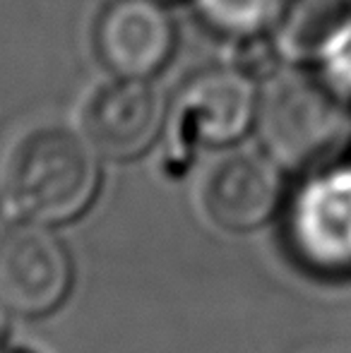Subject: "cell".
Segmentation results:
<instances>
[{
    "instance_id": "1",
    "label": "cell",
    "mask_w": 351,
    "mask_h": 353,
    "mask_svg": "<svg viewBox=\"0 0 351 353\" xmlns=\"http://www.w3.org/2000/svg\"><path fill=\"white\" fill-rule=\"evenodd\" d=\"M253 130L272 161L308 173L351 142V103L313 68L281 63L260 79Z\"/></svg>"
},
{
    "instance_id": "2",
    "label": "cell",
    "mask_w": 351,
    "mask_h": 353,
    "mask_svg": "<svg viewBox=\"0 0 351 353\" xmlns=\"http://www.w3.org/2000/svg\"><path fill=\"white\" fill-rule=\"evenodd\" d=\"M99 152L85 135L41 128L24 137L3 171V202L17 216L39 223L75 219L99 190Z\"/></svg>"
},
{
    "instance_id": "3",
    "label": "cell",
    "mask_w": 351,
    "mask_h": 353,
    "mask_svg": "<svg viewBox=\"0 0 351 353\" xmlns=\"http://www.w3.org/2000/svg\"><path fill=\"white\" fill-rule=\"evenodd\" d=\"M284 238L308 272L328 279L351 276V163L308 171L286 210Z\"/></svg>"
},
{
    "instance_id": "4",
    "label": "cell",
    "mask_w": 351,
    "mask_h": 353,
    "mask_svg": "<svg viewBox=\"0 0 351 353\" xmlns=\"http://www.w3.org/2000/svg\"><path fill=\"white\" fill-rule=\"evenodd\" d=\"M260 79L234 63L202 68L178 87L166 128L178 149H221L241 142L255 125Z\"/></svg>"
},
{
    "instance_id": "5",
    "label": "cell",
    "mask_w": 351,
    "mask_h": 353,
    "mask_svg": "<svg viewBox=\"0 0 351 353\" xmlns=\"http://www.w3.org/2000/svg\"><path fill=\"white\" fill-rule=\"evenodd\" d=\"M70 257L53 233L19 223L0 231V305L41 315L70 288Z\"/></svg>"
},
{
    "instance_id": "6",
    "label": "cell",
    "mask_w": 351,
    "mask_h": 353,
    "mask_svg": "<svg viewBox=\"0 0 351 353\" xmlns=\"http://www.w3.org/2000/svg\"><path fill=\"white\" fill-rule=\"evenodd\" d=\"M166 111L169 101L152 79L113 77L89 99L85 137L103 157H140L161 137Z\"/></svg>"
},
{
    "instance_id": "7",
    "label": "cell",
    "mask_w": 351,
    "mask_h": 353,
    "mask_svg": "<svg viewBox=\"0 0 351 353\" xmlns=\"http://www.w3.org/2000/svg\"><path fill=\"white\" fill-rule=\"evenodd\" d=\"M94 39L99 58L116 77L152 79L174 56L178 32L164 0H113Z\"/></svg>"
},
{
    "instance_id": "8",
    "label": "cell",
    "mask_w": 351,
    "mask_h": 353,
    "mask_svg": "<svg viewBox=\"0 0 351 353\" xmlns=\"http://www.w3.org/2000/svg\"><path fill=\"white\" fill-rule=\"evenodd\" d=\"M279 163L265 152H231L207 171L202 205L224 231H253L277 212L284 195Z\"/></svg>"
},
{
    "instance_id": "9",
    "label": "cell",
    "mask_w": 351,
    "mask_h": 353,
    "mask_svg": "<svg viewBox=\"0 0 351 353\" xmlns=\"http://www.w3.org/2000/svg\"><path fill=\"white\" fill-rule=\"evenodd\" d=\"M351 8V0H286L270 32V43L281 63L310 65L330 29Z\"/></svg>"
},
{
    "instance_id": "10",
    "label": "cell",
    "mask_w": 351,
    "mask_h": 353,
    "mask_svg": "<svg viewBox=\"0 0 351 353\" xmlns=\"http://www.w3.org/2000/svg\"><path fill=\"white\" fill-rule=\"evenodd\" d=\"M286 0H190L197 19L231 43L270 37Z\"/></svg>"
},
{
    "instance_id": "11",
    "label": "cell",
    "mask_w": 351,
    "mask_h": 353,
    "mask_svg": "<svg viewBox=\"0 0 351 353\" xmlns=\"http://www.w3.org/2000/svg\"><path fill=\"white\" fill-rule=\"evenodd\" d=\"M308 68L351 103V8L330 29Z\"/></svg>"
},
{
    "instance_id": "12",
    "label": "cell",
    "mask_w": 351,
    "mask_h": 353,
    "mask_svg": "<svg viewBox=\"0 0 351 353\" xmlns=\"http://www.w3.org/2000/svg\"><path fill=\"white\" fill-rule=\"evenodd\" d=\"M8 332V322H5V312H3V305H0V346H3V336Z\"/></svg>"
},
{
    "instance_id": "13",
    "label": "cell",
    "mask_w": 351,
    "mask_h": 353,
    "mask_svg": "<svg viewBox=\"0 0 351 353\" xmlns=\"http://www.w3.org/2000/svg\"><path fill=\"white\" fill-rule=\"evenodd\" d=\"M0 353H29V351H10V349H3V346H0Z\"/></svg>"
},
{
    "instance_id": "14",
    "label": "cell",
    "mask_w": 351,
    "mask_h": 353,
    "mask_svg": "<svg viewBox=\"0 0 351 353\" xmlns=\"http://www.w3.org/2000/svg\"><path fill=\"white\" fill-rule=\"evenodd\" d=\"M164 3H169V0H164Z\"/></svg>"
}]
</instances>
